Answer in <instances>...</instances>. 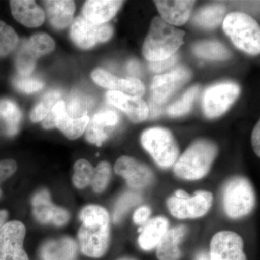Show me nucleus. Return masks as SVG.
Returning <instances> with one entry per match:
<instances>
[{
    "label": "nucleus",
    "instance_id": "1",
    "mask_svg": "<svg viewBox=\"0 0 260 260\" xmlns=\"http://www.w3.org/2000/svg\"><path fill=\"white\" fill-rule=\"evenodd\" d=\"M82 225L78 231L80 250L85 255L99 258L107 252L109 243V215L99 205L85 207L80 212Z\"/></svg>",
    "mask_w": 260,
    "mask_h": 260
},
{
    "label": "nucleus",
    "instance_id": "2",
    "mask_svg": "<svg viewBox=\"0 0 260 260\" xmlns=\"http://www.w3.org/2000/svg\"><path fill=\"white\" fill-rule=\"evenodd\" d=\"M184 30L167 23L160 17H155L143 44V56L150 62L171 57L184 44Z\"/></svg>",
    "mask_w": 260,
    "mask_h": 260
},
{
    "label": "nucleus",
    "instance_id": "3",
    "mask_svg": "<svg viewBox=\"0 0 260 260\" xmlns=\"http://www.w3.org/2000/svg\"><path fill=\"white\" fill-rule=\"evenodd\" d=\"M217 153L218 148L213 142L197 140L177 159L174 172L181 179L198 180L209 172Z\"/></svg>",
    "mask_w": 260,
    "mask_h": 260
},
{
    "label": "nucleus",
    "instance_id": "4",
    "mask_svg": "<svg viewBox=\"0 0 260 260\" xmlns=\"http://www.w3.org/2000/svg\"><path fill=\"white\" fill-rule=\"evenodd\" d=\"M89 119L85 107L66 104L64 101L60 100L43 119L42 126L46 129L58 128L67 138L75 140L85 133Z\"/></svg>",
    "mask_w": 260,
    "mask_h": 260
},
{
    "label": "nucleus",
    "instance_id": "5",
    "mask_svg": "<svg viewBox=\"0 0 260 260\" xmlns=\"http://www.w3.org/2000/svg\"><path fill=\"white\" fill-rule=\"evenodd\" d=\"M223 28L234 45L249 54H259V24L249 15L232 13L223 20Z\"/></svg>",
    "mask_w": 260,
    "mask_h": 260
},
{
    "label": "nucleus",
    "instance_id": "6",
    "mask_svg": "<svg viewBox=\"0 0 260 260\" xmlns=\"http://www.w3.org/2000/svg\"><path fill=\"white\" fill-rule=\"evenodd\" d=\"M141 143L160 167H171L179 158L177 141L172 133L165 128L153 127L145 130L141 135Z\"/></svg>",
    "mask_w": 260,
    "mask_h": 260
},
{
    "label": "nucleus",
    "instance_id": "7",
    "mask_svg": "<svg viewBox=\"0 0 260 260\" xmlns=\"http://www.w3.org/2000/svg\"><path fill=\"white\" fill-rule=\"evenodd\" d=\"M224 210L231 218H242L250 213L255 205V194L250 182L244 177H234L223 190Z\"/></svg>",
    "mask_w": 260,
    "mask_h": 260
},
{
    "label": "nucleus",
    "instance_id": "8",
    "mask_svg": "<svg viewBox=\"0 0 260 260\" xmlns=\"http://www.w3.org/2000/svg\"><path fill=\"white\" fill-rule=\"evenodd\" d=\"M55 48L54 39L45 32L34 34L22 44L16 56V68L18 74L30 75L34 71L39 58L50 54Z\"/></svg>",
    "mask_w": 260,
    "mask_h": 260
},
{
    "label": "nucleus",
    "instance_id": "9",
    "mask_svg": "<svg viewBox=\"0 0 260 260\" xmlns=\"http://www.w3.org/2000/svg\"><path fill=\"white\" fill-rule=\"evenodd\" d=\"M113 31L114 29L110 24L98 25L79 15L72 22L70 35L77 47L89 49L98 44L107 42L112 38Z\"/></svg>",
    "mask_w": 260,
    "mask_h": 260
},
{
    "label": "nucleus",
    "instance_id": "10",
    "mask_svg": "<svg viewBox=\"0 0 260 260\" xmlns=\"http://www.w3.org/2000/svg\"><path fill=\"white\" fill-rule=\"evenodd\" d=\"M240 93L237 84L222 83L207 89L203 99V109L208 118L221 116L235 102Z\"/></svg>",
    "mask_w": 260,
    "mask_h": 260
},
{
    "label": "nucleus",
    "instance_id": "11",
    "mask_svg": "<svg viewBox=\"0 0 260 260\" xmlns=\"http://www.w3.org/2000/svg\"><path fill=\"white\" fill-rule=\"evenodd\" d=\"M213 203V194L209 191H198L192 198H178L172 196L167 207L173 216L179 219L197 218L208 213Z\"/></svg>",
    "mask_w": 260,
    "mask_h": 260
},
{
    "label": "nucleus",
    "instance_id": "12",
    "mask_svg": "<svg viewBox=\"0 0 260 260\" xmlns=\"http://www.w3.org/2000/svg\"><path fill=\"white\" fill-rule=\"evenodd\" d=\"M25 227L18 220L0 228V260H29L23 249Z\"/></svg>",
    "mask_w": 260,
    "mask_h": 260
},
{
    "label": "nucleus",
    "instance_id": "13",
    "mask_svg": "<svg viewBox=\"0 0 260 260\" xmlns=\"http://www.w3.org/2000/svg\"><path fill=\"white\" fill-rule=\"evenodd\" d=\"M209 260H246L242 238L229 231L215 234L210 242Z\"/></svg>",
    "mask_w": 260,
    "mask_h": 260
},
{
    "label": "nucleus",
    "instance_id": "14",
    "mask_svg": "<svg viewBox=\"0 0 260 260\" xmlns=\"http://www.w3.org/2000/svg\"><path fill=\"white\" fill-rule=\"evenodd\" d=\"M191 78V72L180 67L167 74L154 77L150 86L153 102L160 105L179 90Z\"/></svg>",
    "mask_w": 260,
    "mask_h": 260
},
{
    "label": "nucleus",
    "instance_id": "15",
    "mask_svg": "<svg viewBox=\"0 0 260 260\" xmlns=\"http://www.w3.org/2000/svg\"><path fill=\"white\" fill-rule=\"evenodd\" d=\"M31 203L32 213L39 223L62 226L69 220L70 214L51 203L50 194L47 189L37 191L32 197Z\"/></svg>",
    "mask_w": 260,
    "mask_h": 260
},
{
    "label": "nucleus",
    "instance_id": "16",
    "mask_svg": "<svg viewBox=\"0 0 260 260\" xmlns=\"http://www.w3.org/2000/svg\"><path fill=\"white\" fill-rule=\"evenodd\" d=\"M114 171L125 179L130 187L134 189L149 185L154 179L153 173L148 166L129 156H121L118 159Z\"/></svg>",
    "mask_w": 260,
    "mask_h": 260
},
{
    "label": "nucleus",
    "instance_id": "17",
    "mask_svg": "<svg viewBox=\"0 0 260 260\" xmlns=\"http://www.w3.org/2000/svg\"><path fill=\"white\" fill-rule=\"evenodd\" d=\"M119 122V116L114 110L107 109L95 113L89 119L85 138L89 143L101 146Z\"/></svg>",
    "mask_w": 260,
    "mask_h": 260
},
{
    "label": "nucleus",
    "instance_id": "18",
    "mask_svg": "<svg viewBox=\"0 0 260 260\" xmlns=\"http://www.w3.org/2000/svg\"><path fill=\"white\" fill-rule=\"evenodd\" d=\"M91 78L98 85L110 90L120 92L132 96L141 97L145 93L144 85L138 78H126L121 79L100 68L93 71Z\"/></svg>",
    "mask_w": 260,
    "mask_h": 260
},
{
    "label": "nucleus",
    "instance_id": "19",
    "mask_svg": "<svg viewBox=\"0 0 260 260\" xmlns=\"http://www.w3.org/2000/svg\"><path fill=\"white\" fill-rule=\"evenodd\" d=\"M106 96L113 106L125 113L133 122H142L148 118L149 107L141 97L132 96L114 90H109Z\"/></svg>",
    "mask_w": 260,
    "mask_h": 260
},
{
    "label": "nucleus",
    "instance_id": "20",
    "mask_svg": "<svg viewBox=\"0 0 260 260\" xmlns=\"http://www.w3.org/2000/svg\"><path fill=\"white\" fill-rule=\"evenodd\" d=\"M12 14L19 23L28 28H37L44 23L45 12L32 0L10 1Z\"/></svg>",
    "mask_w": 260,
    "mask_h": 260
},
{
    "label": "nucleus",
    "instance_id": "21",
    "mask_svg": "<svg viewBox=\"0 0 260 260\" xmlns=\"http://www.w3.org/2000/svg\"><path fill=\"white\" fill-rule=\"evenodd\" d=\"M122 4L123 1L117 0H89L83 5L82 15L92 23L105 24L115 16Z\"/></svg>",
    "mask_w": 260,
    "mask_h": 260
},
{
    "label": "nucleus",
    "instance_id": "22",
    "mask_svg": "<svg viewBox=\"0 0 260 260\" xmlns=\"http://www.w3.org/2000/svg\"><path fill=\"white\" fill-rule=\"evenodd\" d=\"M160 18L167 23L181 25L187 21L194 1H155Z\"/></svg>",
    "mask_w": 260,
    "mask_h": 260
},
{
    "label": "nucleus",
    "instance_id": "23",
    "mask_svg": "<svg viewBox=\"0 0 260 260\" xmlns=\"http://www.w3.org/2000/svg\"><path fill=\"white\" fill-rule=\"evenodd\" d=\"M187 227L184 225L169 229L156 246V255L159 260H177L181 257L179 244L185 237Z\"/></svg>",
    "mask_w": 260,
    "mask_h": 260
},
{
    "label": "nucleus",
    "instance_id": "24",
    "mask_svg": "<svg viewBox=\"0 0 260 260\" xmlns=\"http://www.w3.org/2000/svg\"><path fill=\"white\" fill-rule=\"evenodd\" d=\"M48 19L54 28L61 30L73 22L75 11L74 1L70 0H48L43 2Z\"/></svg>",
    "mask_w": 260,
    "mask_h": 260
},
{
    "label": "nucleus",
    "instance_id": "25",
    "mask_svg": "<svg viewBox=\"0 0 260 260\" xmlns=\"http://www.w3.org/2000/svg\"><path fill=\"white\" fill-rule=\"evenodd\" d=\"M77 244L68 237L49 241L44 244L41 251L42 260H75Z\"/></svg>",
    "mask_w": 260,
    "mask_h": 260
},
{
    "label": "nucleus",
    "instance_id": "26",
    "mask_svg": "<svg viewBox=\"0 0 260 260\" xmlns=\"http://www.w3.org/2000/svg\"><path fill=\"white\" fill-rule=\"evenodd\" d=\"M169 220L164 217H155L149 220L141 230L138 243L142 249L150 250L156 247L164 234L169 230Z\"/></svg>",
    "mask_w": 260,
    "mask_h": 260
},
{
    "label": "nucleus",
    "instance_id": "27",
    "mask_svg": "<svg viewBox=\"0 0 260 260\" xmlns=\"http://www.w3.org/2000/svg\"><path fill=\"white\" fill-rule=\"evenodd\" d=\"M22 113L16 103L8 99L0 100V119H3L5 131L9 136L18 133Z\"/></svg>",
    "mask_w": 260,
    "mask_h": 260
},
{
    "label": "nucleus",
    "instance_id": "28",
    "mask_svg": "<svg viewBox=\"0 0 260 260\" xmlns=\"http://www.w3.org/2000/svg\"><path fill=\"white\" fill-rule=\"evenodd\" d=\"M225 13V8L223 5H208L198 10L193 18V21L203 28H216L223 21Z\"/></svg>",
    "mask_w": 260,
    "mask_h": 260
},
{
    "label": "nucleus",
    "instance_id": "29",
    "mask_svg": "<svg viewBox=\"0 0 260 260\" xmlns=\"http://www.w3.org/2000/svg\"><path fill=\"white\" fill-rule=\"evenodd\" d=\"M195 55L210 60H225L231 56V52L220 43L206 41L198 43L193 47Z\"/></svg>",
    "mask_w": 260,
    "mask_h": 260
},
{
    "label": "nucleus",
    "instance_id": "30",
    "mask_svg": "<svg viewBox=\"0 0 260 260\" xmlns=\"http://www.w3.org/2000/svg\"><path fill=\"white\" fill-rule=\"evenodd\" d=\"M61 93L59 90L47 92L37 104L30 113V119L32 122L42 121L51 112L53 107L60 101Z\"/></svg>",
    "mask_w": 260,
    "mask_h": 260
},
{
    "label": "nucleus",
    "instance_id": "31",
    "mask_svg": "<svg viewBox=\"0 0 260 260\" xmlns=\"http://www.w3.org/2000/svg\"><path fill=\"white\" fill-rule=\"evenodd\" d=\"M19 38L14 29L0 20V57L9 55L18 47Z\"/></svg>",
    "mask_w": 260,
    "mask_h": 260
},
{
    "label": "nucleus",
    "instance_id": "32",
    "mask_svg": "<svg viewBox=\"0 0 260 260\" xmlns=\"http://www.w3.org/2000/svg\"><path fill=\"white\" fill-rule=\"evenodd\" d=\"M199 90L200 88L198 85L188 89L179 100L169 106L167 109L168 114L173 116H179L189 112L192 107L195 99L198 96Z\"/></svg>",
    "mask_w": 260,
    "mask_h": 260
},
{
    "label": "nucleus",
    "instance_id": "33",
    "mask_svg": "<svg viewBox=\"0 0 260 260\" xmlns=\"http://www.w3.org/2000/svg\"><path fill=\"white\" fill-rule=\"evenodd\" d=\"M94 169L90 162L85 159H80L75 162L73 181L78 189H83L90 184Z\"/></svg>",
    "mask_w": 260,
    "mask_h": 260
},
{
    "label": "nucleus",
    "instance_id": "34",
    "mask_svg": "<svg viewBox=\"0 0 260 260\" xmlns=\"http://www.w3.org/2000/svg\"><path fill=\"white\" fill-rule=\"evenodd\" d=\"M112 177V168L107 161L99 162L95 169H94L91 184L94 191L102 193L105 190Z\"/></svg>",
    "mask_w": 260,
    "mask_h": 260
},
{
    "label": "nucleus",
    "instance_id": "35",
    "mask_svg": "<svg viewBox=\"0 0 260 260\" xmlns=\"http://www.w3.org/2000/svg\"><path fill=\"white\" fill-rule=\"evenodd\" d=\"M141 200V197L135 193L127 192L123 194L118 200L115 208H114V215H113L114 223L120 221L124 215L132 208L139 204Z\"/></svg>",
    "mask_w": 260,
    "mask_h": 260
},
{
    "label": "nucleus",
    "instance_id": "36",
    "mask_svg": "<svg viewBox=\"0 0 260 260\" xmlns=\"http://www.w3.org/2000/svg\"><path fill=\"white\" fill-rule=\"evenodd\" d=\"M13 85L19 91L24 93H32L39 91L44 87V83L30 75H18L13 78Z\"/></svg>",
    "mask_w": 260,
    "mask_h": 260
},
{
    "label": "nucleus",
    "instance_id": "37",
    "mask_svg": "<svg viewBox=\"0 0 260 260\" xmlns=\"http://www.w3.org/2000/svg\"><path fill=\"white\" fill-rule=\"evenodd\" d=\"M18 169V165L13 159H5L0 160V185L3 181H6L13 175ZM3 195V191L0 188V198Z\"/></svg>",
    "mask_w": 260,
    "mask_h": 260
},
{
    "label": "nucleus",
    "instance_id": "38",
    "mask_svg": "<svg viewBox=\"0 0 260 260\" xmlns=\"http://www.w3.org/2000/svg\"><path fill=\"white\" fill-rule=\"evenodd\" d=\"M178 60V56L174 54L164 60L158 61H152L149 64V68L155 73H160L164 70L174 66Z\"/></svg>",
    "mask_w": 260,
    "mask_h": 260
},
{
    "label": "nucleus",
    "instance_id": "39",
    "mask_svg": "<svg viewBox=\"0 0 260 260\" xmlns=\"http://www.w3.org/2000/svg\"><path fill=\"white\" fill-rule=\"evenodd\" d=\"M151 210L147 206L140 207L133 215V220L137 225H143L148 221Z\"/></svg>",
    "mask_w": 260,
    "mask_h": 260
},
{
    "label": "nucleus",
    "instance_id": "40",
    "mask_svg": "<svg viewBox=\"0 0 260 260\" xmlns=\"http://www.w3.org/2000/svg\"><path fill=\"white\" fill-rule=\"evenodd\" d=\"M251 145L253 150L255 152L258 157L260 156V123L258 121L257 124L254 126L251 134Z\"/></svg>",
    "mask_w": 260,
    "mask_h": 260
},
{
    "label": "nucleus",
    "instance_id": "41",
    "mask_svg": "<svg viewBox=\"0 0 260 260\" xmlns=\"http://www.w3.org/2000/svg\"><path fill=\"white\" fill-rule=\"evenodd\" d=\"M128 70H129L130 73H133V74L139 73V64H138V63L136 62V61H132V62H129V65H128Z\"/></svg>",
    "mask_w": 260,
    "mask_h": 260
},
{
    "label": "nucleus",
    "instance_id": "42",
    "mask_svg": "<svg viewBox=\"0 0 260 260\" xmlns=\"http://www.w3.org/2000/svg\"><path fill=\"white\" fill-rule=\"evenodd\" d=\"M8 217V212L6 210H0V228L6 223Z\"/></svg>",
    "mask_w": 260,
    "mask_h": 260
},
{
    "label": "nucleus",
    "instance_id": "43",
    "mask_svg": "<svg viewBox=\"0 0 260 260\" xmlns=\"http://www.w3.org/2000/svg\"><path fill=\"white\" fill-rule=\"evenodd\" d=\"M196 260H209V255L208 253L202 251L197 256Z\"/></svg>",
    "mask_w": 260,
    "mask_h": 260
},
{
    "label": "nucleus",
    "instance_id": "44",
    "mask_svg": "<svg viewBox=\"0 0 260 260\" xmlns=\"http://www.w3.org/2000/svg\"><path fill=\"white\" fill-rule=\"evenodd\" d=\"M119 260H135V259H129V258H124V259H119Z\"/></svg>",
    "mask_w": 260,
    "mask_h": 260
}]
</instances>
